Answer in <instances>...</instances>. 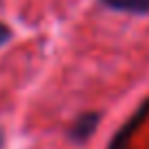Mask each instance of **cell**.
I'll list each match as a JSON object with an SVG mask.
<instances>
[{"instance_id":"6da1fadb","label":"cell","mask_w":149,"mask_h":149,"mask_svg":"<svg viewBox=\"0 0 149 149\" xmlns=\"http://www.w3.org/2000/svg\"><path fill=\"white\" fill-rule=\"evenodd\" d=\"M147 114H149V101H145L143 105H140V110H136L134 114H132L130 121H127L125 125L116 132V136L112 138V143H110V147H107V149H127L130 138L134 136V132L138 130V125L145 121V116H147Z\"/></svg>"},{"instance_id":"7a4b0ae2","label":"cell","mask_w":149,"mask_h":149,"mask_svg":"<svg viewBox=\"0 0 149 149\" xmlns=\"http://www.w3.org/2000/svg\"><path fill=\"white\" fill-rule=\"evenodd\" d=\"M99 125V114L97 112H86V114H81V116H77V121L72 123V127H70L68 136L72 143H86V140L92 136V132L97 130Z\"/></svg>"},{"instance_id":"3957f363","label":"cell","mask_w":149,"mask_h":149,"mask_svg":"<svg viewBox=\"0 0 149 149\" xmlns=\"http://www.w3.org/2000/svg\"><path fill=\"white\" fill-rule=\"evenodd\" d=\"M105 7L112 11H125L134 15H145L149 13V0H101Z\"/></svg>"},{"instance_id":"277c9868","label":"cell","mask_w":149,"mask_h":149,"mask_svg":"<svg viewBox=\"0 0 149 149\" xmlns=\"http://www.w3.org/2000/svg\"><path fill=\"white\" fill-rule=\"evenodd\" d=\"M9 37H11V31H9V26H5V24L0 22V46L5 42H9Z\"/></svg>"}]
</instances>
